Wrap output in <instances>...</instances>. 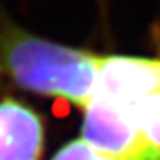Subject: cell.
Instances as JSON below:
<instances>
[{
  "label": "cell",
  "instance_id": "5b68a950",
  "mask_svg": "<svg viewBox=\"0 0 160 160\" xmlns=\"http://www.w3.org/2000/svg\"><path fill=\"white\" fill-rule=\"evenodd\" d=\"M123 114L135 125L141 135L160 151V86L133 103Z\"/></svg>",
  "mask_w": 160,
  "mask_h": 160
},
{
  "label": "cell",
  "instance_id": "6da1fadb",
  "mask_svg": "<svg viewBox=\"0 0 160 160\" xmlns=\"http://www.w3.org/2000/svg\"><path fill=\"white\" fill-rule=\"evenodd\" d=\"M2 61L29 91L69 100L82 109L94 94L98 55L16 32L2 43Z\"/></svg>",
  "mask_w": 160,
  "mask_h": 160
},
{
  "label": "cell",
  "instance_id": "277c9868",
  "mask_svg": "<svg viewBox=\"0 0 160 160\" xmlns=\"http://www.w3.org/2000/svg\"><path fill=\"white\" fill-rule=\"evenodd\" d=\"M41 148L39 118L14 100L0 102V160H38Z\"/></svg>",
  "mask_w": 160,
  "mask_h": 160
},
{
  "label": "cell",
  "instance_id": "8992f818",
  "mask_svg": "<svg viewBox=\"0 0 160 160\" xmlns=\"http://www.w3.org/2000/svg\"><path fill=\"white\" fill-rule=\"evenodd\" d=\"M52 160H112V158L98 153L84 139H75L69 144H66L64 148L59 149L57 155Z\"/></svg>",
  "mask_w": 160,
  "mask_h": 160
},
{
  "label": "cell",
  "instance_id": "3957f363",
  "mask_svg": "<svg viewBox=\"0 0 160 160\" xmlns=\"http://www.w3.org/2000/svg\"><path fill=\"white\" fill-rule=\"evenodd\" d=\"M160 86V61L123 55H98V78L94 94L128 110L142 96Z\"/></svg>",
  "mask_w": 160,
  "mask_h": 160
},
{
  "label": "cell",
  "instance_id": "7a4b0ae2",
  "mask_svg": "<svg viewBox=\"0 0 160 160\" xmlns=\"http://www.w3.org/2000/svg\"><path fill=\"white\" fill-rule=\"evenodd\" d=\"M82 139L112 160H160V151L141 135L135 125L118 107L98 96L84 107Z\"/></svg>",
  "mask_w": 160,
  "mask_h": 160
}]
</instances>
